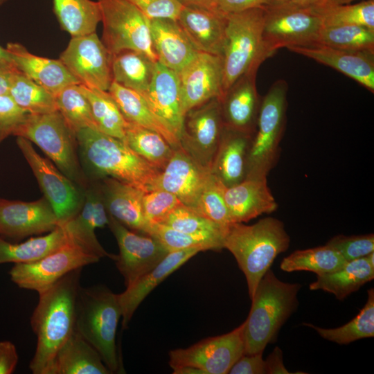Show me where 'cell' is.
I'll list each match as a JSON object with an SVG mask.
<instances>
[{"label":"cell","instance_id":"21","mask_svg":"<svg viewBox=\"0 0 374 374\" xmlns=\"http://www.w3.org/2000/svg\"><path fill=\"white\" fill-rule=\"evenodd\" d=\"M177 21L198 52L222 57L226 15L206 8L183 6Z\"/></svg>","mask_w":374,"mask_h":374},{"label":"cell","instance_id":"43","mask_svg":"<svg viewBox=\"0 0 374 374\" xmlns=\"http://www.w3.org/2000/svg\"><path fill=\"white\" fill-rule=\"evenodd\" d=\"M317 44L344 51L374 53V30L358 25L322 27Z\"/></svg>","mask_w":374,"mask_h":374},{"label":"cell","instance_id":"37","mask_svg":"<svg viewBox=\"0 0 374 374\" xmlns=\"http://www.w3.org/2000/svg\"><path fill=\"white\" fill-rule=\"evenodd\" d=\"M309 7L319 17L323 27L358 25L374 30V0L353 4L316 0Z\"/></svg>","mask_w":374,"mask_h":374},{"label":"cell","instance_id":"59","mask_svg":"<svg viewBox=\"0 0 374 374\" xmlns=\"http://www.w3.org/2000/svg\"><path fill=\"white\" fill-rule=\"evenodd\" d=\"M316 0H289L287 3L299 7H308Z\"/></svg>","mask_w":374,"mask_h":374},{"label":"cell","instance_id":"2","mask_svg":"<svg viewBox=\"0 0 374 374\" xmlns=\"http://www.w3.org/2000/svg\"><path fill=\"white\" fill-rule=\"evenodd\" d=\"M75 136L82 162L93 180L109 177L143 192L152 189L161 171L124 141L89 127L79 130Z\"/></svg>","mask_w":374,"mask_h":374},{"label":"cell","instance_id":"58","mask_svg":"<svg viewBox=\"0 0 374 374\" xmlns=\"http://www.w3.org/2000/svg\"><path fill=\"white\" fill-rule=\"evenodd\" d=\"M0 67L15 70L17 69L12 59L6 48L0 46Z\"/></svg>","mask_w":374,"mask_h":374},{"label":"cell","instance_id":"10","mask_svg":"<svg viewBox=\"0 0 374 374\" xmlns=\"http://www.w3.org/2000/svg\"><path fill=\"white\" fill-rule=\"evenodd\" d=\"M264 8L262 44L267 59L281 48L317 44L323 25L309 6L284 2L269 3Z\"/></svg>","mask_w":374,"mask_h":374},{"label":"cell","instance_id":"26","mask_svg":"<svg viewBox=\"0 0 374 374\" xmlns=\"http://www.w3.org/2000/svg\"><path fill=\"white\" fill-rule=\"evenodd\" d=\"M151 39L157 62L179 73L199 53L193 46L177 19H149Z\"/></svg>","mask_w":374,"mask_h":374},{"label":"cell","instance_id":"6","mask_svg":"<svg viewBox=\"0 0 374 374\" xmlns=\"http://www.w3.org/2000/svg\"><path fill=\"white\" fill-rule=\"evenodd\" d=\"M264 21V6L226 15L222 53L223 96L238 78L258 70L267 59L262 44Z\"/></svg>","mask_w":374,"mask_h":374},{"label":"cell","instance_id":"38","mask_svg":"<svg viewBox=\"0 0 374 374\" xmlns=\"http://www.w3.org/2000/svg\"><path fill=\"white\" fill-rule=\"evenodd\" d=\"M124 142L160 171L165 168L175 150L159 133L127 121Z\"/></svg>","mask_w":374,"mask_h":374},{"label":"cell","instance_id":"8","mask_svg":"<svg viewBox=\"0 0 374 374\" xmlns=\"http://www.w3.org/2000/svg\"><path fill=\"white\" fill-rule=\"evenodd\" d=\"M287 89L286 81L278 80L261 100L246 178L267 177L278 161L286 122Z\"/></svg>","mask_w":374,"mask_h":374},{"label":"cell","instance_id":"25","mask_svg":"<svg viewBox=\"0 0 374 374\" xmlns=\"http://www.w3.org/2000/svg\"><path fill=\"white\" fill-rule=\"evenodd\" d=\"M141 94L179 140L184 114L178 73L157 62L150 84Z\"/></svg>","mask_w":374,"mask_h":374},{"label":"cell","instance_id":"57","mask_svg":"<svg viewBox=\"0 0 374 374\" xmlns=\"http://www.w3.org/2000/svg\"><path fill=\"white\" fill-rule=\"evenodd\" d=\"M183 6H193L208 9H217V0H179ZM220 12V11H219Z\"/></svg>","mask_w":374,"mask_h":374},{"label":"cell","instance_id":"32","mask_svg":"<svg viewBox=\"0 0 374 374\" xmlns=\"http://www.w3.org/2000/svg\"><path fill=\"white\" fill-rule=\"evenodd\" d=\"M96 350L75 330L56 353L48 374H109Z\"/></svg>","mask_w":374,"mask_h":374},{"label":"cell","instance_id":"46","mask_svg":"<svg viewBox=\"0 0 374 374\" xmlns=\"http://www.w3.org/2000/svg\"><path fill=\"white\" fill-rule=\"evenodd\" d=\"M226 186L211 174L192 208L206 218L222 226L232 223L224 199Z\"/></svg>","mask_w":374,"mask_h":374},{"label":"cell","instance_id":"52","mask_svg":"<svg viewBox=\"0 0 374 374\" xmlns=\"http://www.w3.org/2000/svg\"><path fill=\"white\" fill-rule=\"evenodd\" d=\"M230 374H265V364L262 353L242 355L232 366Z\"/></svg>","mask_w":374,"mask_h":374},{"label":"cell","instance_id":"9","mask_svg":"<svg viewBox=\"0 0 374 374\" xmlns=\"http://www.w3.org/2000/svg\"><path fill=\"white\" fill-rule=\"evenodd\" d=\"M245 322L233 330L172 350L169 365L174 374H226L244 353Z\"/></svg>","mask_w":374,"mask_h":374},{"label":"cell","instance_id":"34","mask_svg":"<svg viewBox=\"0 0 374 374\" xmlns=\"http://www.w3.org/2000/svg\"><path fill=\"white\" fill-rule=\"evenodd\" d=\"M156 61L147 55L131 50L111 55V71L114 82L143 93L152 81Z\"/></svg>","mask_w":374,"mask_h":374},{"label":"cell","instance_id":"1","mask_svg":"<svg viewBox=\"0 0 374 374\" xmlns=\"http://www.w3.org/2000/svg\"><path fill=\"white\" fill-rule=\"evenodd\" d=\"M82 269L69 272L39 294L30 318L37 337L35 352L29 365L34 374H48L56 353L75 330Z\"/></svg>","mask_w":374,"mask_h":374},{"label":"cell","instance_id":"41","mask_svg":"<svg viewBox=\"0 0 374 374\" xmlns=\"http://www.w3.org/2000/svg\"><path fill=\"white\" fill-rule=\"evenodd\" d=\"M8 94L28 114L57 111L55 96L17 69L12 74Z\"/></svg>","mask_w":374,"mask_h":374},{"label":"cell","instance_id":"12","mask_svg":"<svg viewBox=\"0 0 374 374\" xmlns=\"http://www.w3.org/2000/svg\"><path fill=\"white\" fill-rule=\"evenodd\" d=\"M100 259L69 239L60 248L37 261L15 264L9 275L19 287L40 294L69 272Z\"/></svg>","mask_w":374,"mask_h":374},{"label":"cell","instance_id":"5","mask_svg":"<svg viewBox=\"0 0 374 374\" xmlns=\"http://www.w3.org/2000/svg\"><path fill=\"white\" fill-rule=\"evenodd\" d=\"M121 317L118 294L103 285L80 287L75 330L96 350L111 373L123 371L116 343Z\"/></svg>","mask_w":374,"mask_h":374},{"label":"cell","instance_id":"49","mask_svg":"<svg viewBox=\"0 0 374 374\" xmlns=\"http://www.w3.org/2000/svg\"><path fill=\"white\" fill-rule=\"evenodd\" d=\"M337 250L346 261L365 257L374 251L373 233L346 236L339 235L326 244Z\"/></svg>","mask_w":374,"mask_h":374},{"label":"cell","instance_id":"54","mask_svg":"<svg viewBox=\"0 0 374 374\" xmlns=\"http://www.w3.org/2000/svg\"><path fill=\"white\" fill-rule=\"evenodd\" d=\"M270 0H217V9L224 15L269 4Z\"/></svg>","mask_w":374,"mask_h":374},{"label":"cell","instance_id":"23","mask_svg":"<svg viewBox=\"0 0 374 374\" xmlns=\"http://www.w3.org/2000/svg\"><path fill=\"white\" fill-rule=\"evenodd\" d=\"M287 48L330 66L374 92V53L344 51L321 44Z\"/></svg>","mask_w":374,"mask_h":374},{"label":"cell","instance_id":"7","mask_svg":"<svg viewBox=\"0 0 374 374\" xmlns=\"http://www.w3.org/2000/svg\"><path fill=\"white\" fill-rule=\"evenodd\" d=\"M14 136L36 144L69 179L84 189L89 184L76 153L75 134L58 111L28 114Z\"/></svg>","mask_w":374,"mask_h":374},{"label":"cell","instance_id":"36","mask_svg":"<svg viewBox=\"0 0 374 374\" xmlns=\"http://www.w3.org/2000/svg\"><path fill=\"white\" fill-rule=\"evenodd\" d=\"M53 8L60 26L71 37L96 33L102 19L98 1L53 0Z\"/></svg>","mask_w":374,"mask_h":374},{"label":"cell","instance_id":"4","mask_svg":"<svg viewBox=\"0 0 374 374\" xmlns=\"http://www.w3.org/2000/svg\"><path fill=\"white\" fill-rule=\"evenodd\" d=\"M299 283L279 280L269 269L259 281L244 321V353H262L298 306Z\"/></svg>","mask_w":374,"mask_h":374},{"label":"cell","instance_id":"18","mask_svg":"<svg viewBox=\"0 0 374 374\" xmlns=\"http://www.w3.org/2000/svg\"><path fill=\"white\" fill-rule=\"evenodd\" d=\"M59 224L44 197L32 202L0 198V236L15 239L48 233Z\"/></svg>","mask_w":374,"mask_h":374},{"label":"cell","instance_id":"11","mask_svg":"<svg viewBox=\"0 0 374 374\" xmlns=\"http://www.w3.org/2000/svg\"><path fill=\"white\" fill-rule=\"evenodd\" d=\"M98 2L103 26L102 42L110 54L136 51L157 62L149 19L127 0H98Z\"/></svg>","mask_w":374,"mask_h":374},{"label":"cell","instance_id":"61","mask_svg":"<svg viewBox=\"0 0 374 374\" xmlns=\"http://www.w3.org/2000/svg\"><path fill=\"white\" fill-rule=\"evenodd\" d=\"M289 0H270V2L269 3H284V2H287Z\"/></svg>","mask_w":374,"mask_h":374},{"label":"cell","instance_id":"14","mask_svg":"<svg viewBox=\"0 0 374 374\" xmlns=\"http://www.w3.org/2000/svg\"><path fill=\"white\" fill-rule=\"evenodd\" d=\"M224 129L220 98H213L185 114L179 141L194 159L211 169Z\"/></svg>","mask_w":374,"mask_h":374},{"label":"cell","instance_id":"44","mask_svg":"<svg viewBox=\"0 0 374 374\" xmlns=\"http://www.w3.org/2000/svg\"><path fill=\"white\" fill-rule=\"evenodd\" d=\"M55 102L57 111L75 134L87 127L98 130L89 102L82 93L80 84L64 88L55 96Z\"/></svg>","mask_w":374,"mask_h":374},{"label":"cell","instance_id":"53","mask_svg":"<svg viewBox=\"0 0 374 374\" xmlns=\"http://www.w3.org/2000/svg\"><path fill=\"white\" fill-rule=\"evenodd\" d=\"M19 361L16 347L10 341H0V374L14 372Z\"/></svg>","mask_w":374,"mask_h":374},{"label":"cell","instance_id":"3","mask_svg":"<svg viewBox=\"0 0 374 374\" xmlns=\"http://www.w3.org/2000/svg\"><path fill=\"white\" fill-rule=\"evenodd\" d=\"M290 238L280 220L267 217L251 225L230 223L224 238V248L235 257L244 273L250 299L275 258L289 247Z\"/></svg>","mask_w":374,"mask_h":374},{"label":"cell","instance_id":"24","mask_svg":"<svg viewBox=\"0 0 374 374\" xmlns=\"http://www.w3.org/2000/svg\"><path fill=\"white\" fill-rule=\"evenodd\" d=\"M107 213L130 230L148 234L150 225L143 210V191L116 179H95Z\"/></svg>","mask_w":374,"mask_h":374},{"label":"cell","instance_id":"13","mask_svg":"<svg viewBox=\"0 0 374 374\" xmlns=\"http://www.w3.org/2000/svg\"><path fill=\"white\" fill-rule=\"evenodd\" d=\"M17 144L32 169L44 197L52 206L59 224L73 218L82 206L84 189L38 154L30 141L17 136Z\"/></svg>","mask_w":374,"mask_h":374},{"label":"cell","instance_id":"56","mask_svg":"<svg viewBox=\"0 0 374 374\" xmlns=\"http://www.w3.org/2000/svg\"><path fill=\"white\" fill-rule=\"evenodd\" d=\"M15 70L17 69L12 70L0 67V94L8 93L12 74Z\"/></svg>","mask_w":374,"mask_h":374},{"label":"cell","instance_id":"42","mask_svg":"<svg viewBox=\"0 0 374 374\" xmlns=\"http://www.w3.org/2000/svg\"><path fill=\"white\" fill-rule=\"evenodd\" d=\"M323 339L338 344H348L356 340L374 336V290H368L367 301L358 314L345 325L335 328H322L310 323Z\"/></svg>","mask_w":374,"mask_h":374},{"label":"cell","instance_id":"50","mask_svg":"<svg viewBox=\"0 0 374 374\" xmlns=\"http://www.w3.org/2000/svg\"><path fill=\"white\" fill-rule=\"evenodd\" d=\"M28 114L10 95L0 94V143L9 136L14 135Z\"/></svg>","mask_w":374,"mask_h":374},{"label":"cell","instance_id":"60","mask_svg":"<svg viewBox=\"0 0 374 374\" xmlns=\"http://www.w3.org/2000/svg\"><path fill=\"white\" fill-rule=\"evenodd\" d=\"M328 1L335 3H338V4H347V3H350L351 2L356 0H328Z\"/></svg>","mask_w":374,"mask_h":374},{"label":"cell","instance_id":"45","mask_svg":"<svg viewBox=\"0 0 374 374\" xmlns=\"http://www.w3.org/2000/svg\"><path fill=\"white\" fill-rule=\"evenodd\" d=\"M161 224L186 233L216 240L223 247L228 226L217 224L184 204L172 211Z\"/></svg>","mask_w":374,"mask_h":374},{"label":"cell","instance_id":"40","mask_svg":"<svg viewBox=\"0 0 374 374\" xmlns=\"http://www.w3.org/2000/svg\"><path fill=\"white\" fill-rule=\"evenodd\" d=\"M88 99L98 130L109 136L125 141L127 121L108 91L90 89L80 84Z\"/></svg>","mask_w":374,"mask_h":374},{"label":"cell","instance_id":"19","mask_svg":"<svg viewBox=\"0 0 374 374\" xmlns=\"http://www.w3.org/2000/svg\"><path fill=\"white\" fill-rule=\"evenodd\" d=\"M108 221L99 186L96 180H92L84 189V202L80 211L59 225L64 229L71 240L86 251L100 258L108 257L114 260L115 255L105 251L95 234V230L107 225Z\"/></svg>","mask_w":374,"mask_h":374},{"label":"cell","instance_id":"27","mask_svg":"<svg viewBox=\"0 0 374 374\" xmlns=\"http://www.w3.org/2000/svg\"><path fill=\"white\" fill-rule=\"evenodd\" d=\"M224 199L231 222H247L278 208L267 177L245 178L241 182L226 187Z\"/></svg>","mask_w":374,"mask_h":374},{"label":"cell","instance_id":"62","mask_svg":"<svg viewBox=\"0 0 374 374\" xmlns=\"http://www.w3.org/2000/svg\"><path fill=\"white\" fill-rule=\"evenodd\" d=\"M7 0H0V6L5 3Z\"/></svg>","mask_w":374,"mask_h":374},{"label":"cell","instance_id":"33","mask_svg":"<svg viewBox=\"0 0 374 374\" xmlns=\"http://www.w3.org/2000/svg\"><path fill=\"white\" fill-rule=\"evenodd\" d=\"M373 278L374 267L365 256L348 261L333 272L317 275V280L310 284V289L321 290L333 294L338 300H344Z\"/></svg>","mask_w":374,"mask_h":374},{"label":"cell","instance_id":"30","mask_svg":"<svg viewBox=\"0 0 374 374\" xmlns=\"http://www.w3.org/2000/svg\"><path fill=\"white\" fill-rule=\"evenodd\" d=\"M253 136V134L224 126L211 172L226 187L234 186L246 178Z\"/></svg>","mask_w":374,"mask_h":374},{"label":"cell","instance_id":"16","mask_svg":"<svg viewBox=\"0 0 374 374\" xmlns=\"http://www.w3.org/2000/svg\"><path fill=\"white\" fill-rule=\"evenodd\" d=\"M60 60L80 84L109 90L113 81L111 54L96 33L72 37Z\"/></svg>","mask_w":374,"mask_h":374},{"label":"cell","instance_id":"31","mask_svg":"<svg viewBox=\"0 0 374 374\" xmlns=\"http://www.w3.org/2000/svg\"><path fill=\"white\" fill-rule=\"evenodd\" d=\"M108 91L126 121L159 133L175 149L181 147L170 126L156 114L141 93L114 81Z\"/></svg>","mask_w":374,"mask_h":374},{"label":"cell","instance_id":"22","mask_svg":"<svg viewBox=\"0 0 374 374\" xmlns=\"http://www.w3.org/2000/svg\"><path fill=\"white\" fill-rule=\"evenodd\" d=\"M257 71L242 75L220 99L226 127L254 134L261 102L256 85Z\"/></svg>","mask_w":374,"mask_h":374},{"label":"cell","instance_id":"15","mask_svg":"<svg viewBox=\"0 0 374 374\" xmlns=\"http://www.w3.org/2000/svg\"><path fill=\"white\" fill-rule=\"evenodd\" d=\"M108 217L107 226L119 249L114 260L127 287L157 265L169 251L155 238L136 233L109 214Z\"/></svg>","mask_w":374,"mask_h":374},{"label":"cell","instance_id":"17","mask_svg":"<svg viewBox=\"0 0 374 374\" xmlns=\"http://www.w3.org/2000/svg\"><path fill=\"white\" fill-rule=\"evenodd\" d=\"M178 76L184 116L189 110L223 96L221 56L199 53Z\"/></svg>","mask_w":374,"mask_h":374},{"label":"cell","instance_id":"28","mask_svg":"<svg viewBox=\"0 0 374 374\" xmlns=\"http://www.w3.org/2000/svg\"><path fill=\"white\" fill-rule=\"evenodd\" d=\"M6 48L19 71L55 96L66 87L80 84L60 59L33 55L23 45L16 42L7 44Z\"/></svg>","mask_w":374,"mask_h":374},{"label":"cell","instance_id":"55","mask_svg":"<svg viewBox=\"0 0 374 374\" xmlns=\"http://www.w3.org/2000/svg\"><path fill=\"white\" fill-rule=\"evenodd\" d=\"M265 371L267 374H289L288 370L285 367L283 359V352L276 346L265 360Z\"/></svg>","mask_w":374,"mask_h":374},{"label":"cell","instance_id":"48","mask_svg":"<svg viewBox=\"0 0 374 374\" xmlns=\"http://www.w3.org/2000/svg\"><path fill=\"white\" fill-rule=\"evenodd\" d=\"M183 204L175 195L161 189L150 190L143 195V213L150 226L161 224L172 211Z\"/></svg>","mask_w":374,"mask_h":374},{"label":"cell","instance_id":"29","mask_svg":"<svg viewBox=\"0 0 374 374\" xmlns=\"http://www.w3.org/2000/svg\"><path fill=\"white\" fill-rule=\"evenodd\" d=\"M200 251L199 248H191L169 252L153 269L118 294L123 328H127L141 303L158 285Z\"/></svg>","mask_w":374,"mask_h":374},{"label":"cell","instance_id":"51","mask_svg":"<svg viewBox=\"0 0 374 374\" xmlns=\"http://www.w3.org/2000/svg\"><path fill=\"white\" fill-rule=\"evenodd\" d=\"M149 19H177L183 5L179 0H127Z\"/></svg>","mask_w":374,"mask_h":374},{"label":"cell","instance_id":"39","mask_svg":"<svg viewBox=\"0 0 374 374\" xmlns=\"http://www.w3.org/2000/svg\"><path fill=\"white\" fill-rule=\"evenodd\" d=\"M347 262L337 250L325 244L292 252L283 259L280 267L287 272L308 271L321 275L341 268Z\"/></svg>","mask_w":374,"mask_h":374},{"label":"cell","instance_id":"20","mask_svg":"<svg viewBox=\"0 0 374 374\" xmlns=\"http://www.w3.org/2000/svg\"><path fill=\"white\" fill-rule=\"evenodd\" d=\"M211 174L210 168L201 165L180 147L175 149L151 190L172 193L184 205L192 207Z\"/></svg>","mask_w":374,"mask_h":374},{"label":"cell","instance_id":"47","mask_svg":"<svg viewBox=\"0 0 374 374\" xmlns=\"http://www.w3.org/2000/svg\"><path fill=\"white\" fill-rule=\"evenodd\" d=\"M147 235L158 240L169 252L191 248L202 251L224 249L223 244L216 240L186 233L162 224H151Z\"/></svg>","mask_w":374,"mask_h":374},{"label":"cell","instance_id":"35","mask_svg":"<svg viewBox=\"0 0 374 374\" xmlns=\"http://www.w3.org/2000/svg\"><path fill=\"white\" fill-rule=\"evenodd\" d=\"M69 240L64 229L58 225L46 235L10 243L0 236V264L29 263L37 261L60 248Z\"/></svg>","mask_w":374,"mask_h":374}]
</instances>
